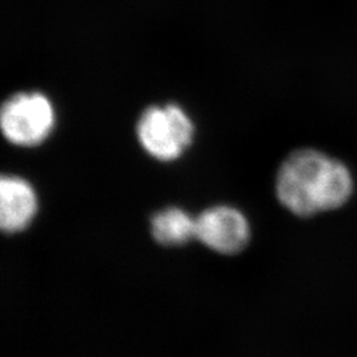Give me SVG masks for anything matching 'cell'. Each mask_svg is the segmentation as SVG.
<instances>
[{"instance_id": "cell-1", "label": "cell", "mask_w": 357, "mask_h": 357, "mask_svg": "<svg viewBox=\"0 0 357 357\" xmlns=\"http://www.w3.org/2000/svg\"><path fill=\"white\" fill-rule=\"evenodd\" d=\"M277 196L296 216L332 211L349 199L354 181L348 168L326 153L301 150L291 153L277 176Z\"/></svg>"}, {"instance_id": "cell-2", "label": "cell", "mask_w": 357, "mask_h": 357, "mask_svg": "<svg viewBox=\"0 0 357 357\" xmlns=\"http://www.w3.org/2000/svg\"><path fill=\"white\" fill-rule=\"evenodd\" d=\"M193 123L176 105L153 106L142 114L138 137L143 149L153 158L168 162L178 158L193 139Z\"/></svg>"}, {"instance_id": "cell-3", "label": "cell", "mask_w": 357, "mask_h": 357, "mask_svg": "<svg viewBox=\"0 0 357 357\" xmlns=\"http://www.w3.org/2000/svg\"><path fill=\"white\" fill-rule=\"evenodd\" d=\"M53 126V106L40 93L16 94L0 107V130L13 144H38L45 141Z\"/></svg>"}, {"instance_id": "cell-4", "label": "cell", "mask_w": 357, "mask_h": 357, "mask_svg": "<svg viewBox=\"0 0 357 357\" xmlns=\"http://www.w3.org/2000/svg\"><path fill=\"white\" fill-rule=\"evenodd\" d=\"M196 238L213 252L236 255L249 243L250 227L238 209L220 205L196 217Z\"/></svg>"}, {"instance_id": "cell-5", "label": "cell", "mask_w": 357, "mask_h": 357, "mask_svg": "<svg viewBox=\"0 0 357 357\" xmlns=\"http://www.w3.org/2000/svg\"><path fill=\"white\" fill-rule=\"evenodd\" d=\"M38 212V197L24 178L0 175V231L26 229Z\"/></svg>"}, {"instance_id": "cell-6", "label": "cell", "mask_w": 357, "mask_h": 357, "mask_svg": "<svg viewBox=\"0 0 357 357\" xmlns=\"http://www.w3.org/2000/svg\"><path fill=\"white\" fill-rule=\"evenodd\" d=\"M153 238L166 246H180L196 238V218L180 208H167L151 220Z\"/></svg>"}]
</instances>
